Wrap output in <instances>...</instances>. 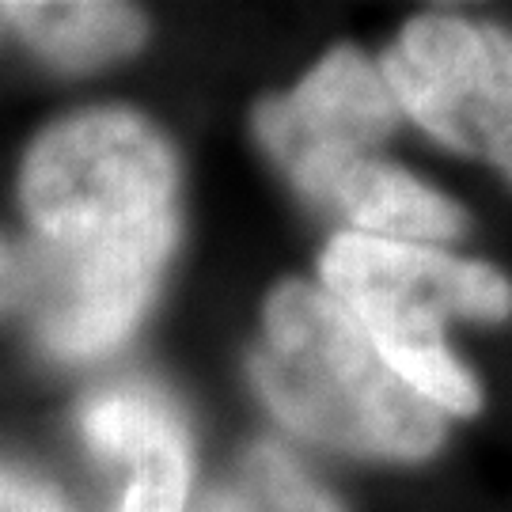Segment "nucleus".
Here are the masks:
<instances>
[{
    "instance_id": "1a4fd4ad",
    "label": "nucleus",
    "mask_w": 512,
    "mask_h": 512,
    "mask_svg": "<svg viewBox=\"0 0 512 512\" xmlns=\"http://www.w3.org/2000/svg\"><path fill=\"white\" fill-rule=\"evenodd\" d=\"M194 512H342L327 490H319L293 456L274 444L251 448L232 482L198 501Z\"/></svg>"
},
{
    "instance_id": "7ed1b4c3",
    "label": "nucleus",
    "mask_w": 512,
    "mask_h": 512,
    "mask_svg": "<svg viewBox=\"0 0 512 512\" xmlns=\"http://www.w3.org/2000/svg\"><path fill=\"white\" fill-rule=\"evenodd\" d=\"M323 293L361 323L387 368L444 414H475L478 384L444 346L452 315L505 319L512 304L509 281L486 262H467L391 239L342 232L327 243Z\"/></svg>"
},
{
    "instance_id": "f257e3e1",
    "label": "nucleus",
    "mask_w": 512,
    "mask_h": 512,
    "mask_svg": "<svg viewBox=\"0 0 512 512\" xmlns=\"http://www.w3.org/2000/svg\"><path fill=\"white\" fill-rule=\"evenodd\" d=\"M179 164L133 110H84L35 141L19 175L31 224L23 304L61 361H92L129 338L179 232Z\"/></svg>"
},
{
    "instance_id": "f03ea898",
    "label": "nucleus",
    "mask_w": 512,
    "mask_h": 512,
    "mask_svg": "<svg viewBox=\"0 0 512 512\" xmlns=\"http://www.w3.org/2000/svg\"><path fill=\"white\" fill-rule=\"evenodd\" d=\"M262 399L300 437L353 456L425 459L444 418L403 384L334 296L304 281L266 300V342L251 357Z\"/></svg>"
},
{
    "instance_id": "f8f14e48",
    "label": "nucleus",
    "mask_w": 512,
    "mask_h": 512,
    "mask_svg": "<svg viewBox=\"0 0 512 512\" xmlns=\"http://www.w3.org/2000/svg\"><path fill=\"white\" fill-rule=\"evenodd\" d=\"M0 27H4V19H0Z\"/></svg>"
},
{
    "instance_id": "0eeeda50",
    "label": "nucleus",
    "mask_w": 512,
    "mask_h": 512,
    "mask_svg": "<svg viewBox=\"0 0 512 512\" xmlns=\"http://www.w3.org/2000/svg\"><path fill=\"white\" fill-rule=\"evenodd\" d=\"M95 452L133 463L122 512H183L190 490V440L183 418L152 387H114L80 414Z\"/></svg>"
},
{
    "instance_id": "6e6552de",
    "label": "nucleus",
    "mask_w": 512,
    "mask_h": 512,
    "mask_svg": "<svg viewBox=\"0 0 512 512\" xmlns=\"http://www.w3.org/2000/svg\"><path fill=\"white\" fill-rule=\"evenodd\" d=\"M0 19L61 69H95L118 61L141 50L148 35L141 8L99 0H16L0 4Z\"/></svg>"
},
{
    "instance_id": "9d476101",
    "label": "nucleus",
    "mask_w": 512,
    "mask_h": 512,
    "mask_svg": "<svg viewBox=\"0 0 512 512\" xmlns=\"http://www.w3.org/2000/svg\"><path fill=\"white\" fill-rule=\"evenodd\" d=\"M0 512H73L65 505V497L57 494L50 482L16 471V467H0Z\"/></svg>"
},
{
    "instance_id": "20e7f679",
    "label": "nucleus",
    "mask_w": 512,
    "mask_h": 512,
    "mask_svg": "<svg viewBox=\"0 0 512 512\" xmlns=\"http://www.w3.org/2000/svg\"><path fill=\"white\" fill-rule=\"evenodd\" d=\"M509 35L456 16H418L380 61V80L399 114L456 152L509 175L512 69Z\"/></svg>"
},
{
    "instance_id": "9b49d317",
    "label": "nucleus",
    "mask_w": 512,
    "mask_h": 512,
    "mask_svg": "<svg viewBox=\"0 0 512 512\" xmlns=\"http://www.w3.org/2000/svg\"><path fill=\"white\" fill-rule=\"evenodd\" d=\"M23 300V255L0 236V311Z\"/></svg>"
},
{
    "instance_id": "423d86ee",
    "label": "nucleus",
    "mask_w": 512,
    "mask_h": 512,
    "mask_svg": "<svg viewBox=\"0 0 512 512\" xmlns=\"http://www.w3.org/2000/svg\"><path fill=\"white\" fill-rule=\"evenodd\" d=\"M289 179L304 198L353 224L357 236L425 247L437 239H456L467 224L459 205L376 156L323 152L296 164Z\"/></svg>"
},
{
    "instance_id": "39448f33",
    "label": "nucleus",
    "mask_w": 512,
    "mask_h": 512,
    "mask_svg": "<svg viewBox=\"0 0 512 512\" xmlns=\"http://www.w3.org/2000/svg\"><path fill=\"white\" fill-rule=\"evenodd\" d=\"M399 122V107L376 65L353 46L330 50L300 88L285 99H266L255 110V133L262 148L285 167L323 152L372 156Z\"/></svg>"
}]
</instances>
